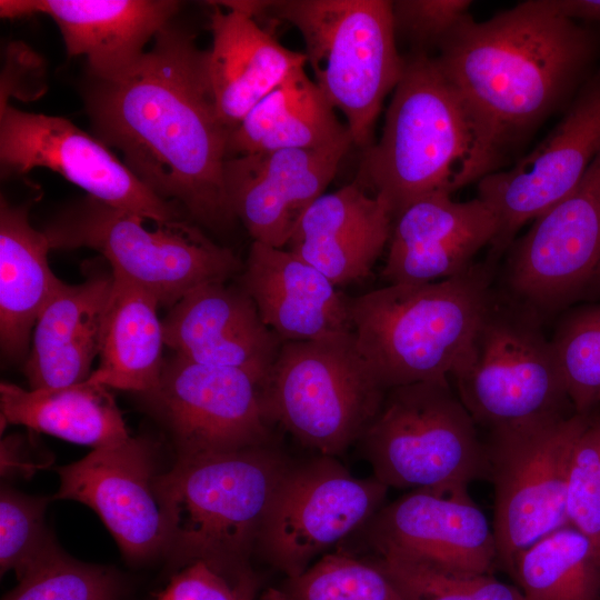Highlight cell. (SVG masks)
Masks as SVG:
<instances>
[{
    "label": "cell",
    "mask_w": 600,
    "mask_h": 600,
    "mask_svg": "<svg viewBox=\"0 0 600 600\" xmlns=\"http://www.w3.org/2000/svg\"><path fill=\"white\" fill-rule=\"evenodd\" d=\"M153 39L124 73L91 78L84 101L94 137L158 197L224 230L237 220L223 180L229 131L216 109L208 50L173 20Z\"/></svg>",
    "instance_id": "cell-1"
},
{
    "label": "cell",
    "mask_w": 600,
    "mask_h": 600,
    "mask_svg": "<svg viewBox=\"0 0 600 600\" xmlns=\"http://www.w3.org/2000/svg\"><path fill=\"white\" fill-rule=\"evenodd\" d=\"M434 57L507 152L567 108L598 67L600 33L528 0L483 21L469 14Z\"/></svg>",
    "instance_id": "cell-2"
},
{
    "label": "cell",
    "mask_w": 600,
    "mask_h": 600,
    "mask_svg": "<svg viewBox=\"0 0 600 600\" xmlns=\"http://www.w3.org/2000/svg\"><path fill=\"white\" fill-rule=\"evenodd\" d=\"M379 141L364 150L356 181L394 217L433 193L452 194L498 171L506 151L494 141L434 54L403 56Z\"/></svg>",
    "instance_id": "cell-3"
},
{
    "label": "cell",
    "mask_w": 600,
    "mask_h": 600,
    "mask_svg": "<svg viewBox=\"0 0 600 600\" xmlns=\"http://www.w3.org/2000/svg\"><path fill=\"white\" fill-rule=\"evenodd\" d=\"M291 459L273 442L209 454H178L156 478L176 561H204L233 581L256 574L250 559Z\"/></svg>",
    "instance_id": "cell-4"
},
{
    "label": "cell",
    "mask_w": 600,
    "mask_h": 600,
    "mask_svg": "<svg viewBox=\"0 0 600 600\" xmlns=\"http://www.w3.org/2000/svg\"><path fill=\"white\" fill-rule=\"evenodd\" d=\"M489 263L427 283H397L349 298L358 349L386 389L449 382L493 298Z\"/></svg>",
    "instance_id": "cell-5"
},
{
    "label": "cell",
    "mask_w": 600,
    "mask_h": 600,
    "mask_svg": "<svg viewBox=\"0 0 600 600\" xmlns=\"http://www.w3.org/2000/svg\"><path fill=\"white\" fill-rule=\"evenodd\" d=\"M269 14L298 29L313 81L344 114L353 144L369 148L383 101L404 63L391 1L281 0L273 1Z\"/></svg>",
    "instance_id": "cell-6"
},
{
    "label": "cell",
    "mask_w": 600,
    "mask_h": 600,
    "mask_svg": "<svg viewBox=\"0 0 600 600\" xmlns=\"http://www.w3.org/2000/svg\"><path fill=\"white\" fill-rule=\"evenodd\" d=\"M147 222L87 196L43 232L51 249L98 251L113 274L148 291L169 309L198 287L226 282L242 272L234 252L197 226L183 219L152 228Z\"/></svg>",
    "instance_id": "cell-7"
},
{
    "label": "cell",
    "mask_w": 600,
    "mask_h": 600,
    "mask_svg": "<svg viewBox=\"0 0 600 600\" xmlns=\"http://www.w3.org/2000/svg\"><path fill=\"white\" fill-rule=\"evenodd\" d=\"M359 442L388 488L460 490L488 478L487 447L450 382L388 389Z\"/></svg>",
    "instance_id": "cell-8"
},
{
    "label": "cell",
    "mask_w": 600,
    "mask_h": 600,
    "mask_svg": "<svg viewBox=\"0 0 600 600\" xmlns=\"http://www.w3.org/2000/svg\"><path fill=\"white\" fill-rule=\"evenodd\" d=\"M386 392L353 332L282 342L262 388L270 421L330 457L361 439Z\"/></svg>",
    "instance_id": "cell-9"
},
{
    "label": "cell",
    "mask_w": 600,
    "mask_h": 600,
    "mask_svg": "<svg viewBox=\"0 0 600 600\" xmlns=\"http://www.w3.org/2000/svg\"><path fill=\"white\" fill-rule=\"evenodd\" d=\"M536 317L493 300L450 374L477 426L491 432L576 412Z\"/></svg>",
    "instance_id": "cell-10"
},
{
    "label": "cell",
    "mask_w": 600,
    "mask_h": 600,
    "mask_svg": "<svg viewBox=\"0 0 600 600\" xmlns=\"http://www.w3.org/2000/svg\"><path fill=\"white\" fill-rule=\"evenodd\" d=\"M592 414L573 412L491 432L486 447L494 490L492 529L498 562L510 573L522 550L569 524L571 454Z\"/></svg>",
    "instance_id": "cell-11"
},
{
    "label": "cell",
    "mask_w": 600,
    "mask_h": 600,
    "mask_svg": "<svg viewBox=\"0 0 600 600\" xmlns=\"http://www.w3.org/2000/svg\"><path fill=\"white\" fill-rule=\"evenodd\" d=\"M389 488L352 476L334 457L291 461L266 514L256 554L286 578L359 531L382 507Z\"/></svg>",
    "instance_id": "cell-12"
},
{
    "label": "cell",
    "mask_w": 600,
    "mask_h": 600,
    "mask_svg": "<svg viewBox=\"0 0 600 600\" xmlns=\"http://www.w3.org/2000/svg\"><path fill=\"white\" fill-rule=\"evenodd\" d=\"M508 250L507 284L534 316L600 301V152L576 188Z\"/></svg>",
    "instance_id": "cell-13"
},
{
    "label": "cell",
    "mask_w": 600,
    "mask_h": 600,
    "mask_svg": "<svg viewBox=\"0 0 600 600\" xmlns=\"http://www.w3.org/2000/svg\"><path fill=\"white\" fill-rule=\"evenodd\" d=\"M171 432L178 454H209L272 443L262 386L241 369L173 354L142 396Z\"/></svg>",
    "instance_id": "cell-14"
},
{
    "label": "cell",
    "mask_w": 600,
    "mask_h": 600,
    "mask_svg": "<svg viewBox=\"0 0 600 600\" xmlns=\"http://www.w3.org/2000/svg\"><path fill=\"white\" fill-rule=\"evenodd\" d=\"M0 160L8 172L50 169L89 197L154 223L181 220L178 204L158 197L107 144L61 117L1 103Z\"/></svg>",
    "instance_id": "cell-15"
},
{
    "label": "cell",
    "mask_w": 600,
    "mask_h": 600,
    "mask_svg": "<svg viewBox=\"0 0 600 600\" xmlns=\"http://www.w3.org/2000/svg\"><path fill=\"white\" fill-rule=\"evenodd\" d=\"M599 152L600 64L534 149L511 168L478 182V197L492 206L499 219L491 263L509 249L522 226L576 188Z\"/></svg>",
    "instance_id": "cell-16"
},
{
    "label": "cell",
    "mask_w": 600,
    "mask_h": 600,
    "mask_svg": "<svg viewBox=\"0 0 600 600\" xmlns=\"http://www.w3.org/2000/svg\"><path fill=\"white\" fill-rule=\"evenodd\" d=\"M359 531L374 557L479 574H491L498 562L492 526L468 489L411 490Z\"/></svg>",
    "instance_id": "cell-17"
},
{
    "label": "cell",
    "mask_w": 600,
    "mask_h": 600,
    "mask_svg": "<svg viewBox=\"0 0 600 600\" xmlns=\"http://www.w3.org/2000/svg\"><path fill=\"white\" fill-rule=\"evenodd\" d=\"M57 472L60 486L54 499L91 508L128 559L143 561L167 552L168 528L156 492L159 472L147 439L129 437L93 449Z\"/></svg>",
    "instance_id": "cell-18"
},
{
    "label": "cell",
    "mask_w": 600,
    "mask_h": 600,
    "mask_svg": "<svg viewBox=\"0 0 600 600\" xmlns=\"http://www.w3.org/2000/svg\"><path fill=\"white\" fill-rule=\"evenodd\" d=\"M352 140L227 158L226 192L253 241L286 248L299 221L334 178Z\"/></svg>",
    "instance_id": "cell-19"
},
{
    "label": "cell",
    "mask_w": 600,
    "mask_h": 600,
    "mask_svg": "<svg viewBox=\"0 0 600 600\" xmlns=\"http://www.w3.org/2000/svg\"><path fill=\"white\" fill-rule=\"evenodd\" d=\"M164 344L198 363L237 368L263 388L282 340L263 322L241 287L210 282L198 287L162 320Z\"/></svg>",
    "instance_id": "cell-20"
},
{
    "label": "cell",
    "mask_w": 600,
    "mask_h": 600,
    "mask_svg": "<svg viewBox=\"0 0 600 600\" xmlns=\"http://www.w3.org/2000/svg\"><path fill=\"white\" fill-rule=\"evenodd\" d=\"M451 196H426L394 217L382 269L389 284L454 277L473 266L482 248L491 246L499 231L492 206L479 197L456 201Z\"/></svg>",
    "instance_id": "cell-21"
},
{
    "label": "cell",
    "mask_w": 600,
    "mask_h": 600,
    "mask_svg": "<svg viewBox=\"0 0 600 600\" xmlns=\"http://www.w3.org/2000/svg\"><path fill=\"white\" fill-rule=\"evenodd\" d=\"M174 0H1L2 18L49 16L69 57L87 58L91 78H116L140 61L146 44L180 9Z\"/></svg>",
    "instance_id": "cell-22"
},
{
    "label": "cell",
    "mask_w": 600,
    "mask_h": 600,
    "mask_svg": "<svg viewBox=\"0 0 600 600\" xmlns=\"http://www.w3.org/2000/svg\"><path fill=\"white\" fill-rule=\"evenodd\" d=\"M263 322L284 341L353 332L349 298L287 249L253 241L240 276Z\"/></svg>",
    "instance_id": "cell-23"
},
{
    "label": "cell",
    "mask_w": 600,
    "mask_h": 600,
    "mask_svg": "<svg viewBox=\"0 0 600 600\" xmlns=\"http://www.w3.org/2000/svg\"><path fill=\"white\" fill-rule=\"evenodd\" d=\"M393 216L356 180L323 193L306 211L286 248L334 286L366 278L388 246Z\"/></svg>",
    "instance_id": "cell-24"
},
{
    "label": "cell",
    "mask_w": 600,
    "mask_h": 600,
    "mask_svg": "<svg viewBox=\"0 0 600 600\" xmlns=\"http://www.w3.org/2000/svg\"><path fill=\"white\" fill-rule=\"evenodd\" d=\"M113 273L92 270L86 281L62 283L39 314L23 373L30 389L80 383L99 356Z\"/></svg>",
    "instance_id": "cell-25"
},
{
    "label": "cell",
    "mask_w": 600,
    "mask_h": 600,
    "mask_svg": "<svg viewBox=\"0 0 600 600\" xmlns=\"http://www.w3.org/2000/svg\"><path fill=\"white\" fill-rule=\"evenodd\" d=\"M208 76L218 116L230 132L286 77L307 64L254 19L211 4Z\"/></svg>",
    "instance_id": "cell-26"
},
{
    "label": "cell",
    "mask_w": 600,
    "mask_h": 600,
    "mask_svg": "<svg viewBox=\"0 0 600 600\" xmlns=\"http://www.w3.org/2000/svg\"><path fill=\"white\" fill-rule=\"evenodd\" d=\"M30 204L0 202V344L9 361H26L39 314L63 283L49 267L43 231L29 221Z\"/></svg>",
    "instance_id": "cell-27"
},
{
    "label": "cell",
    "mask_w": 600,
    "mask_h": 600,
    "mask_svg": "<svg viewBox=\"0 0 600 600\" xmlns=\"http://www.w3.org/2000/svg\"><path fill=\"white\" fill-rule=\"evenodd\" d=\"M334 110L307 76L304 67H299L229 132L227 158L284 149H319L352 140Z\"/></svg>",
    "instance_id": "cell-28"
},
{
    "label": "cell",
    "mask_w": 600,
    "mask_h": 600,
    "mask_svg": "<svg viewBox=\"0 0 600 600\" xmlns=\"http://www.w3.org/2000/svg\"><path fill=\"white\" fill-rule=\"evenodd\" d=\"M159 306L151 293L113 274L100 362L89 381L141 396L157 387L166 360Z\"/></svg>",
    "instance_id": "cell-29"
},
{
    "label": "cell",
    "mask_w": 600,
    "mask_h": 600,
    "mask_svg": "<svg viewBox=\"0 0 600 600\" xmlns=\"http://www.w3.org/2000/svg\"><path fill=\"white\" fill-rule=\"evenodd\" d=\"M108 389L88 379L36 390L1 382V419L93 449L117 444L130 436Z\"/></svg>",
    "instance_id": "cell-30"
},
{
    "label": "cell",
    "mask_w": 600,
    "mask_h": 600,
    "mask_svg": "<svg viewBox=\"0 0 600 600\" xmlns=\"http://www.w3.org/2000/svg\"><path fill=\"white\" fill-rule=\"evenodd\" d=\"M511 574L526 600H600V549L571 524L522 550Z\"/></svg>",
    "instance_id": "cell-31"
},
{
    "label": "cell",
    "mask_w": 600,
    "mask_h": 600,
    "mask_svg": "<svg viewBox=\"0 0 600 600\" xmlns=\"http://www.w3.org/2000/svg\"><path fill=\"white\" fill-rule=\"evenodd\" d=\"M261 600H404L371 558L331 552L304 572L268 588Z\"/></svg>",
    "instance_id": "cell-32"
},
{
    "label": "cell",
    "mask_w": 600,
    "mask_h": 600,
    "mask_svg": "<svg viewBox=\"0 0 600 600\" xmlns=\"http://www.w3.org/2000/svg\"><path fill=\"white\" fill-rule=\"evenodd\" d=\"M550 342L574 411L600 410V301L567 310Z\"/></svg>",
    "instance_id": "cell-33"
},
{
    "label": "cell",
    "mask_w": 600,
    "mask_h": 600,
    "mask_svg": "<svg viewBox=\"0 0 600 600\" xmlns=\"http://www.w3.org/2000/svg\"><path fill=\"white\" fill-rule=\"evenodd\" d=\"M49 498L30 497L7 486L0 491V571L18 581L60 550L44 522Z\"/></svg>",
    "instance_id": "cell-34"
},
{
    "label": "cell",
    "mask_w": 600,
    "mask_h": 600,
    "mask_svg": "<svg viewBox=\"0 0 600 600\" xmlns=\"http://www.w3.org/2000/svg\"><path fill=\"white\" fill-rule=\"evenodd\" d=\"M404 600H526L518 587L491 574L457 572L394 558L372 557Z\"/></svg>",
    "instance_id": "cell-35"
},
{
    "label": "cell",
    "mask_w": 600,
    "mask_h": 600,
    "mask_svg": "<svg viewBox=\"0 0 600 600\" xmlns=\"http://www.w3.org/2000/svg\"><path fill=\"white\" fill-rule=\"evenodd\" d=\"M120 581L107 567L83 563L61 549L2 600H119Z\"/></svg>",
    "instance_id": "cell-36"
},
{
    "label": "cell",
    "mask_w": 600,
    "mask_h": 600,
    "mask_svg": "<svg viewBox=\"0 0 600 600\" xmlns=\"http://www.w3.org/2000/svg\"><path fill=\"white\" fill-rule=\"evenodd\" d=\"M567 517L600 549V410L591 416L572 450Z\"/></svg>",
    "instance_id": "cell-37"
},
{
    "label": "cell",
    "mask_w": 600,
    "mask_h": 600,
    "mask_svg": "<svg viewBox=\"0 0 600 600\" xmlns=\"http://www.w3.org/2000/svg\"><path fill=\"white\" fill-rule=\"evenodd\" d=\"M469 0L391 1L394 33L411 44L412 52L438 51L446 38L469 14Z\"/></svg>",
    "instance_id": "cell-38"
},
{
    "label": "cell",
    "mask_w": 600,
    "mask_h": 600,
    "mask_svg": "<svg viewBox=\"0 0 600 600\" xmlns=\"http://www.w3.org/2000/svg\"><path fill=\"white\" fill-rule=\"evenodd\" d=\"M259 584L256 574L233 581L204 561H194L172 577L158 600H253Z\"/></svg>",
    "instance_id": "cell-39"
},
{
    "label": "cell",
    "mask_w": 600,
    "mask_h": 600,
    "mask_svg": "<svg viewBox=\"0 0 600 600\" xmlns=\"http://www.w3.org/2000/svg\"><path fill=\"white\" fill-rule=\"evenodd\" d=\"M43 467V464L30 460L23 438L10 436L1 441L2 477L17 474L30 477Z\"/></svg>",
    "instance_id": "cell-40"
},
{
    "label": "cell",
    "mask_w": 600,
    "mask_h": 600,
    "mask_svg": "<svg viewBox=\"0 0 600 600\" xmlns=\"http://www.w3.org/2000/svg\"><path fill=\"white\" fill-rule=\"evenodd\" d=\"M549 3L568 19L600 23V0H549Z\"/></svg>",
    "instance_id": "cell-41"
},
{
    "label": "cell",
    "mask_w": 600,
    "mask_h": 600,
    "mask_svg": "<svg viewBox=\"0 0 600 600\" xmlns=\"http://www.w3.org/2000/svg\"><path fill=\"white\" fill-rule=\"evenodd\" d=\"M218 7H224L227 10L238 11L243 13L252 19L261 17L263 14H269L273 1H262V0H229V1H214L209 2Z\"/></svg>",
    "instance_id": "cell-42"
}]
</instances>
